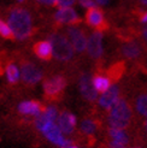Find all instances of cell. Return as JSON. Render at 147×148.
<instances>
[{
	"mask_svg": "<svg viewBox=\"0 0 147 148\" xmlns=\"http://www.w3.org/2000/svg\"><path fill=\"white\" fill-rule=\"evenodd\" d=\"M121 99V89L117 84H112L110 89L100 95L98 99V105L105 111H109L115 103Z\"/></svg>",
	"mask_w": 147,
	"mask_h": 148,
	"instance_id": "cell-12",
	"label": "cell"
},
{
	"mask_svg": "<svg viewBox=\"0 0 147 148\" xmlns=\"http://www.w3.org/2000/svg\"><path fill=\"white\" fill-rule=\"evenodd\" d=\"M127 148V147H126ZM128 148H142V147H140V146H135V147H128Z\"/></svg>",
	"mask_w": 147,
	"mask_h": 148,
	"instance_id": "cell-34",
	"label": "cell"
},
{
	"mask_svg": "<svg viewBox=\"0 0 147 148\" xmlns=\"http://www.w3.org/2000/svg\"><path fill=\"white\" fill-rule=\"evenodd\" d=\"M69 148H80V147H77V146H75V145H72V146H70Z\"/></svg>",
	"mask_w": 147,
	"mask_h": 148,
	"instance_id": "cell-35",
	"label": "cell"
},
{
	"mask_svg": "<svg viewBox=\"0 0 147 148\" xmlns=\"http://www.w3.org/2000/svg\"><path fill=\"white\" fill-rule=\"evenodd\" d=\"M77 3L80 4L81 7H83V9H86V10L97 7V3H95V0H77Z\"/></svg>",
	"mask_w": 147,
	"mask_h": 148,
	"instance_id": "cell-25",
	"label": "cell"
},
{
	"mask_svg": "<svg viewBox=\"0 0 147 148\" xmlns=\"http://www.w3.org/2000/svg\"><path fill=\"white\" fill-rule=\"evenodd\" d=\"M35 1L45 6H54V5H58L59 0H35Z\"/></svg>",
	"mask_w": 147,
	"mask_h": 148,
	"instance_id": "cell-28",
	"label": "cell"
},
{
	"mask_svg": "<svg viewBox=\"0 0 147 148\" xmlns=\"http://www.w3.org/2000/svg\"><path fill=\"white\" fill-rule=\"evenodd\" d=\"M17 111L22 116H29V117L36 118L42 113L43 107L41 103L36 100H24L18 103Z\"/></svg>",
	"mask_w": 147,
	"mask_h": 148,
	"instance_id": "cell-16",
	"label": "cell"
},
{
	"mask_svg": "<svg viewBox=\"0 0 147 148\" xmlns=\"http://www.w3.org/2000/svg\"><path fill=\"white\" fill-rule=\"evenodd\" d=\"M139 66H140L141 71L145 72V75H147V57H145L142 60L139 62Z\"/></svg>",
	"mask_w": 147,
	"mask_h": 148,
	"instance_id": "cell-29",
	"label": "cell"
},
{
	"mask_svg": "<svg viewBox=\"0 0 147 148\" xmlns=\"http://www.w3.org/2000/svg\"><path fill=\"white\" fill-rule=\"evenodd\" d=\"M40 132L43 135V137H45L47 141H49L52 145L59 147V148H69L70 146L74 145V142L70 138L65 137V135L62 132L59 127H58L57 122L45 125V127L40 130Z\"/></svg>",
	"mask_w": 147,
	"mask_h": 148,
	"instance_id": "cell-5",
	"label": "cell"
},
{
	"mask_svg": "<svg viewBox=\"0 0 147 148\" xmlns=\"http://www.w3.org/2000/svg\"><path fill=\"white\" fill-rule=\"evenodd\" d=\"M98 130V123L92 118H84L80 124V131L87 137H92Z\"/></svg>",
	"mask_w": 147,
	"mask_h": 148,
	"instance_id": "cell-20",
	"label": "cell"
},
{
	"mask_svg": "<svg viewBox=\"0 0 147 148\" xmlns=\"http://www.w3.org/2000/svg\"><path fill=\"white\" fill-rule=\"evenodd\" d=\"M107 135L110 137V140L116 141L118 143H122L124 146H127L131 142V138L129 136L128 132L124 129H116V128H109L107 130Z\"/></svg>",
	"mask_w": 147,
	"mask_h": 148,
	"instance_id": "cell-18",
	"label": "cell"
},
{
	"mask_svg": "<svg viewBox=\"0 0 147 148\" xmlns=\"http://www.w3.org/2000/svg\"><path fill=\"white\" fill-rule=\"evenodd\" d=\"M67 36L71 45L77 53H83L87 49V41L88 38L83 33L82 29L77 28L76 25H68L67 28Z\"/></svg>",
	"mask_w": 147,
	"mask_h": 148,
	"instance_id": "cell-6",
	"label": "cell"
},
{
	"mask_svg": "<svg viewBox=\"0 0 147 148\" xmlns=\"http://www.w3.org/2000/svg\"><path fill=\"white\" fill-rule=\"evenodd\" d=\"M140 5H142V6H145V7H147V0H140Z\"/></svg>",
	"mask_w": 147,
	"mask_h": 148,
	"instance_id": "cell-32",
	"label": "cell"
},
{
	"mask_svg": "<svg viewBox=\"0 0 147 148\" xmlns=\"http://www.w3.org/2000/svg\"><path fill=\"white\" fill-rule=\"evenodd\" d=\"M51 43L53 48V57L59 62H69L74 58L75 49H74L71 42L69 41L68 36H64L63 34L56 33L49 36Z\"/></svg>",
	"mask_w": 147,
	"mask_h": 148,
	"instance_id": "cell-3",
	"label": "cell"
},
{
	"mask_svg": "<svg viewBox=\"0 0 147 148\" xmlns=\"http://www.w3.org/2000/svg\"><path fill=\"white\" fill-rule=\"evenodd\" d=\"M58 116H59V112H58V108L54 105H48L46 107H43L42 113L39 117H36L34 121V125L36 130L40 131L45 125L57 122Z\"/></svg>",
	"mask_w": 147,
	"mask_h": 148,
	"instance_id": "cell-11",
	"label": "cell"
},
{
	"mask_svg": "<svg viewBox=\"0 0 147 148\" xmlns=\"http://www.w3.org/2000/svg\"><path fill=\"white\" fill-rule=\"evenodd\" d=\"M142 130H144V134H145V137H146V140H147V118L144 121V123H142Z\"/></svg>",
	"mask_w": 147,
	"mask_h": 148,
	"instance_id": "cell-30",
	"label": "cell"
},
{
	"mask_svg": "<svg viewBox=\"0 0 147 148\" xmlns=\"http://www.w3.org/2000/svg\"><path fill=\"white\" fill-rule=\"evenodd\" d=\"M34 53L41 60H48V59L53 56V48L52 43L49 40H43L35 43L34 46Z\"/></svg>",
	"mask_w": 147,
	"mask_h": 148,
	"instance_id": "cell-17",
	"label": "cell"
},
{
	"mask_svg": "<svg viewBox=\"0 0 147 148\" xmlns=\"http://www.w3.org/2000/svg\"><path fill=\"white\" fill-rule=\"evenodd\" d=\"M139 1H140V0H139Z\"/></svg>",
	"mask_w": 147,
	"mask_h": 148,
	"instance_id": "cell-36",
	"label": "cell"
},
{
	"mask_svg": "<svg viewBox=\"0 0 147 148\" xmlns=\"http://www.w3.org/2000/svg\"><path fill=\"white\" fill-rule=\"evenodd\" d=\"M86 22L89 27L97 29V30H100V32L105 30L107 28V23L105 21L104 13H102V11L99 9V7H93V9L87 10Z\"/></svg>",
	"mask_w": 147,
	"mask_h": 148,
	"instance_id": "cell-14",
	"label": "cell"
},
{
	"mask_svg": "<svg viewBox=\"0 0 147 148\" xmlns=\"http://www.w3.org/2000/svg\"><path fill=\"white\" fill-rule=\"evenodd\" d=\"M24 1H25V0H17L18 4H22V3H24Z\"/></svg>",
	"mask_w": 147,
	"mask_h": 148,
	"instance_id": "cell-33",
	"label": "cell"
},
{
	"mask_svg": "<svg viewBox=\"0 0 147 148\" xmlns=\"http://www.w3.org/2000/svg\"><path fill=\"white\" fill-rule=\"evenodd\" d=\"M102 39H104V34L100 30L93 32L88 36L87 41V53L92 59L98 60L104 54V47H102Z\"/></svg>",
	"mask_w": 147,
	"mask_h": 148,
	"instance_id": "cell-7",
	"label": "cell"
},
{
	"mask_svg": "<svg viewBox=\"0 0 147 148\" xmlns=\"http://www.w3.org/2000/svg\"><path fill=\"white\" fill-rule=\"evenodd\" d=\"M5 75H6L7 82L11 84H14L21 79V69H18V66L16 64L10 63V64H7L5 69Z\"/></svg>",
	"mask_w": 147,
	"mask_h": 148,
	"instance_id": "cell-22",
	"label": "cell"
},
{
	"mask_svg": "<svg viewBox=\"0 0 147 148\" xmlns=\"http://www.w3.org/2000/svg\"><path fill=\"white\" fill-rule=\"evenodd\" d=\"M57 124L64 135H71L76 129L77 118L75 114L69 112V111H63L58 116Z\"/></svg>",
	"mask_w": 147,
	"mask_h": 148,
	"instance_id": "cell-13",
	"label": "cell"
},
{
	"mask_svg": "<svg viewBox=\"0 0 147 148\" xmlns=\"http://www.w3.org/2000/svg\"><path fill=\"white\" fill-rule=\"evenodd\" d=\"M54 21L62 24L75 25L80 22V16L72 7H58L54 13Z\"/></svg>",
	"mask_w": 147,
	"mask_h": 148,
	"instance_id": "cell-15",
	"label": "cell"
},
{
	"mask_svg": "<svg viewBox=\"0 0 147 148\" xmlns=\"http://www.w3.org/2000/svg\"><path fill=\"white\" fill-rule=\"evenodd\" d=\"M0 36H1L3 39H6V40L14 38L13 33H12V29L9 25V23L5 22L4 19H1V18H0Z\"/></svg>",
	"mask_w": 147,
	"mask_h": 148,
	"instance_id": "cell-23",
	"label": "cell"
},
{
	"mask_svg": "<svg viewBox=\"0 0 147 148\" xmlns=\"http://www.w3.org/2000/svg\"><path fill=\"white\" fill-rule=\"evenodd\" d=\"M93 86L95 88V90L98 93L102 94L106 90L110 89V87L112 86V79L110 78L107 75H101V73H98V75L93 76Z\"/></svg>",
	"mask_w": 147,
	"mask_h": 148,
	"instance_id": "cell-19",
	"label": "cell"
},
{
	"mask_svg": "<svg viewBox=\"0 0 147 148\" xmlns=\"http://www.w3.org/2000/svg\"><path fill=\"white\" fill-rule=\"evenodd\" d=\"M120 51L123 58L133 62H140L145 58L146 46L142 41H139L136 38H126L122 41Z\"/></svg>",
	"mask_w": 147,
	"mask_h": 148,
	"instance_id": "cell-4",
	"label": "cell"
},
{
	"mask_svg": "<svg viewBox=\"0 0 147 148\" xmlns=\"http://www.w3.org/2000/svg\"><path fill=\"white\" fill-rule=\"evenodd\" d=\"M77 0H59L58 1V7H72Z\"/></svg>",
	"mask_w": 147,
	"mask_h": 148,
	"instance_id": "cell-27",
	"label": "cell"
},
{
	"mask_svg": "<svg viewBox=\"0 0 147 148\" xmlns=\"http://www.w3.org/2000/svg\"><path fill=\"white\" fill-rule=\"evenodd\" d=\"M134 106L137 114L147 118V92H142L136 95Z\"/></svg>",
	"mask_w": 147,
	"mask_h": 148,
	"instance_id": "cell-21",
	"label": "cell"
},
{
	"mask_svg": "<svg viewBox=\"0 0 147 148\" xmlns=\"http://www.w3.org/2000/svg\"><path fill=\"white\" fill-rule=\"evenodd\" d=\"M109 1L110 0H95V3H97V5H99V6H105L109 4Z\"/></svg>",
	"mask_w": 147,
	"mask_h": 148,
	"instance_id": "cell-31",
	"label": "cell"
},
{
	"mask_svg": "<svg viewBox=\"0 0 147 148\" xmlns=\"http://www.w3.org/2000/svg\"><path fill=\"white\" fill-rule=\"evenodd\" d=\"M67 87V81L63 76L56 75L52 76L51 78H47L43 81L42 88H43V93L46 97L48 98H56L58 97Z\"/></svg>",
	"mask_w": 147,
	"mask_h": 148,
	"instance_id": "cell-9",
	"label": "cell"
},
{
	"mask_svg": "<svg viewBox=\"0 0 147 148\" xmlns=\"http://www.w3.org/2000/svg\"><path fill=\"white\" fill-rule=\"evenodd\" d=\"M135 16L137 22H140L142 24H147V10H136Z\"/></svg>",
	"mask_w": 147,
	"mask_h": 148,
	"instance_id": "cell-24",
	"label": "cell"
},
{
	"mask_svg": "<svg viewBox=\"0 0 147 148\" xmlns=\"http://www.w3.org/2000/svg\"><path fill=\"white\" fill-rule=\"evenodd\" d=\"M139 34L141 36V41L144 42V45L147 48V24H145L144 27H141L139 29Z\"/></svg>",
	"mask_w": 147,
	"mask_h": 148,
	"instance_id": "cell-26",
	"label": "cell"
},
{
	"mask_svg": "<svg viewBox=\"0 0 147 148\" xmlns=\"http://www.w3.org/2000/svg\"><path fill=\"white\" fill-rule=\"evenodd\" d=\"M7 23L11 27L14 39L24 41L32 35L33 19L32 14L23 7H13L7 14Z\"/></svg>",
	"mask_w": 147,
	"mask_h": 148,
	"instance_id": "cell-1",
	"label": "cell"
},
{
	"mask_svg": "<svg viewBox=\"0 0 147 148\" xmlns=\"http://www.w3.org/2000/svg\"><path fill=\"white\" fill-rule=\"evenodd\" d=\"M133 119V110L127 99L121 98L115 105L109 110L107 124L109 128L128 129Z\"/></svg>",
	"mask_w": 147,
	"mask_h": 148,
	"instance_id": "cell-2",
	"label": "cell"
},
{
	"mask_svg": "<svg viewBox=\"0 0 147 148\" xmlns=\"http://www.w3.org/2000/svg\"><path fill=\"white\" fill-rule=\"evenodd\" d=\"M21 78L25 84H36L42 79V71L33 63H24L21 66Z\"/></svg>",
	"mask_w": 147,
	"mask_h": 148,
	"instance_id": "cell-10",
	"label": "cell"
},
{
	"mask_svg": "<svg viewBox=\"0 0 147 148\" xmlns=\"http://www.w3.org/2000/svg\"><path fill=\"white\" fill-rule=\"evenodd\" d=\"M78 89L80 93L82 95V98L89 102L97 101L98 98V92L95 90L93 86V77L89 73H82L78 78Z\"/></svg>",
	"mask_w": 147,
	"mask_h": 148,
	"instance_id": "cell-8",
	"label": "cell"
}]
</instances>
